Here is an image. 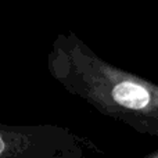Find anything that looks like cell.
Returning a JSON list of instances; mask_svg holds the SVG:
<instances>
[{"instance_id":"cell-1","label":"cell","mask_w":158,"mask_h":158,"mask_svg":"<svg viewBox=\"0 0 158 158\" xmlns=\"http://www.w3.org/2000/svg\"><path fill=\"white\" fill-rule=\"evenodd\" d=\"M3 150H4V142H3L2 136H0V154L3 153Z\"/></svg>"},{"instance_id":"cell-2","label":"cell","mask_w":158,"mask_h":158,"mask_svg":"<svg viewBox=\"0 0 158 158\" xmlns=\"http://www.w3.org/2000/svg\"><path fill=\"white\" fill-rule=\"evenodd\" d=\"M146 158H158V151H156V153H153V154H148Z\"/></svg>"}]
</instances>
